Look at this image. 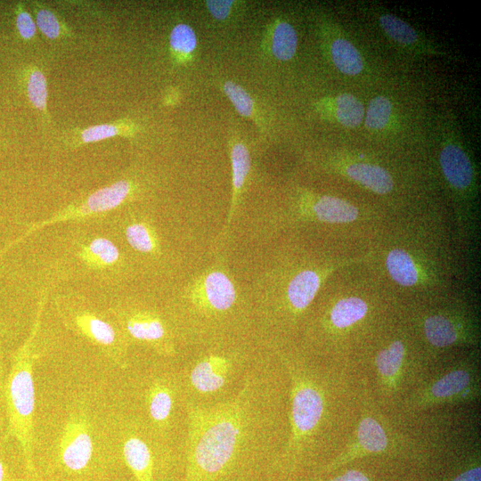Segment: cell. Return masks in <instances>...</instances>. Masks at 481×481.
I'll return each instance as SVG.
<instances>
[{
    "label": "cell",
    "instance_id": "cell-1",
    "mask_svg": "<svg viewBox=\"0 0 481 481\" xmlns=\"http://www.w3.org/2000/svg\"><path fill=\"white\" fill-rule=\"evenodd\" d=\"M363 265L401 303L450 294L459 267L449 217L433 211L390 219L370 242Z\"/></svg>",
    "mask_w": 481,
    "mask_h": 481
},
{
    "label": "cell",
    "instance_id": "cell-2",
    "mask_svg": "<svg viewBox=\"0 0 481 481\" xmlns=\"http://www.w3.org/2000/svg\"><path fill=\"white\" fill-rule=\"evenodd\" d=\"M437 162L452 206L450 223L458 265L462 273L475 275L479 241L477 169L454 129L443 134Z\"/></svg>",
    "mask_w": 481,
    "mask_h": 481
},
{
    "label": "cell",
    "instance_id": "cell-3",
    "mask_svg": "<svg viewBox=\"0 0 481 481\" xmlns=\"http://www.w3.org/2000/svg\"><path fill=\"white\" fill-rule=\"evenodd\" d=\"M42 309L43 298L29 337L12 356L1 392L5 408V439L13 438L18 443L25 467L30 474L35 472L34 367L40 356L36 338L40 328Z\"/></svg>",
    "mask_w": 481,
    "mask_h": 481
},
{
    "label": "cell",
    "instance_id": "cell-4",
    "mask_svg": "<svg viewBox=\"0 0 481 481\" xmlns=\"http://www.w3.org/2000/svg\"><path fill=\"white\" fill-rule=\"evenodd\" d=\"M191 420L186 481H208L231 461L240 445L243 420L234 403L197 412Z\"/></svg>",
    "mask_w": 481,
    "mask_h": 481
},
{
    "label": "cell",
    "instance_id": "cell-5",
    "mask_svg": "<svg viewBox=\"0 0 481 481\" xmlns=\"http://www.w3.org/2000/svg\"><path fill=\"white\" fill-rule=\"evenodd\" d=\"M117 444V423L99 413L87 398L77 399L69 408L54 441L53 457L66 472L81 474Z\"/></svg>",
    "mask_w": 481,
    "mask_h": 481
},
{
    "label": "cell",
    "instance_id": "cell-6",
    "mask_svg": "<svg viewBox=\"0 0 481 481\" xmlns=\"http://www.w3.org/2000/svg\"><path fill=\"white\" fill-rule=\"evenodd\" d=\"M470 291L458 286L446 296L412 303L424 307L417 323L428 345L445 348L477 343V322L470 314L466 299Z\"/></svg>",
    "mask_w": 481,
    "mask_h": 481
},
{
    "label": "cell",
    "instance_id": "cell-7",
    "mask_svg": "<svg viewBox=\"0 0 481 481\" xmlns=\"http://www.w3.org/2000/svg\"><path fill=\"white\" fill-rule=\"evenodd\" d=\"M58 311L65 326L96 346L116 365L127 366V339L116 322L83 306L59 304Z\"/></svg>",
    "mask_w": 481,
    "mask_h": 481
},
{
    "label": "cell",
    "instance_id": "cell-8",
    "mask_svg": "<svg viewBox=\"0 0 481 481\" xmlns=\"http://www.w3.org/2000/svg\"><path fill=\"white\" fill-rule=\"evenodd\" d=\"M330 167L332 172L385 200L386 213L390 219L404 217L396 200V179L386 166L365 158L340 154L330 161Z\"/></svg>",
    "mask_w": 481,
    "mask_h": 481
},
{
    "label": "cell",
    "instance_id": "cell-9",
    "mask_svg": "<svg viewBox=\"0 0 481 481\" xmlns=\"http://www.w3.org/2000/svg\"><path fill=\"white\" fill-rule=\"evenodd\" d=\"M133 191V183L128 180L122 179L94 192L80 202L68 206L53 216L31 224L22 235L0 250V257L35 231L46 225L103 214L119 207L132 195Z\"/></svg>",
    "mask_w": 481,
    "mask_h": 481
},
{
    "label": "cell",
    "instance_id": "cell-10",
    "mask_svg": "<svg viewBox=\"0 0 481 481\" xmlns=\"http://www.w3.org/2000/svg\"><path fill=\"white\" fill-rule=\"evenodd\" d=\"M324 410L318 387L302 375L293 374L291 390V437L289 446H298L312 435Z\"/></svg>",
    "mask_w": 481,
    "mask_h": 481
},
{
    "label": "cell",
    "instance_id": "cell-11",
    "mask_svg": "<svg viewBox=\"0 0 481 481\" xmlns=\"http://www.w3.org/2000/svg\"><path fill=\"white\" fill-rule=\"evenodd\" d=\"M115 322L128 339L148 343L160 353H168V334L163 320L149 311L113 312Z\"/></svg>",
    "mask_w": 481,
    "mask_h": 481
},
{
    "label": "cell",
    "instance_id": "cell-12",
    "mask_svg": "<svg viewBox=\"0 0 481 481\" xmlns=\"http://www.w3.org/2000/svg\"><path fill=\"white\" fill-rule=\"evenodd\" d=\"M371 12L385 36L402 49L417 54L445 55L444 52L400 17L378 7L372 9Z\"/></svg>",
    "mask_w": 481,
    "mask_h": 481
},
{
    "label": "cell",
    "instance_id": "cell-13",
    "mask_svg": "<svg viewBox=\"0 0 481 481\" xmlns=\"http://www.w3.org/2000/svg\"><path fill=\"white\" fill-rule=\"evenodd\" d=\"M477 379L469 367L452 370L423 391L420 404L431 405L441 403L463 401L477 391Z\"/></svg>",
    "mask_w": 481,
    "mask_h": 481
},
{
    "label": "cell",
    "instance_id": "cell-14",
    "mask_svg": "<svg viewBox=\"0 0 481 481\" xmlns=\"http://www.w3.org/2000/svg\"><path fill=\"white\" fill-rule=\"evenodd\" d=\"M117 441L136 481H153V454L148 441L132 427L117 425Z\"/></svg>",
    "mask_w": 481,
    "mask_h": 481
},
{
    "label": "cell",
    "instance_id": "cell-15",
    "mask_svg": "<svg viewBox=\"0 0 481 481\" xmlns=\"http://www.w3.org/2000/svg\"><path fill=\"white\" fill-rule=\"evenodd\" d=\"M387 446V437L380 424L373 418L365 417L359 423L355 441L325 470L331 471L359 456L380 452Z\"/></svg>",
    "mask_w": 481,
    "mask_h": 481
},
{
    "label": "cell",
    "instance_id": "cell-16",
    "mask_svg": "<svg viewBox=\"0 0 481 481\" xmlns=\"http://www.w3.org/2000/svg\"><path fill=\"white\" fill-rule=\"evenodd\" d=\"M324 45L329 59L342 74L357 76L364 69V60L358 48L336 28L326 34Z\"/></svg>",
    "mask_w": 481,
    "mask_h": 481
},
{
    "label": "cell",
    "instance_id": "cell-17",
    "mask_svg": "<svg viewBox=\"0 0 481 481\" xmlns=\"http://www.w3.org/2000/svg\"><path fill=\"white\" fill-rule=\"evenodd\" d=\"M316 109L327 119L346 128L358 127L365 112L363 103L348 93L323 98L316 103Z\"/></svg>",
    "mask_w": 481,
    "mask_h": 481
},
{
    "label": "cell",
    "instance_id": "cell-18",
    "mask_svg": "<svg viewBox=\"0 0 481 481\" xmlns=\"http://www.w3.org/2000/svg\"><path fill=\"white\" fill-rule=\"evenodd\" d=\"M231 371L230 361L220 355H208L200 360L190 375L193 387L208 394L219 390L226 381Z\"/></svg>",
    "mask_w": 481,
    "mask_h": 481
},
{
    "label": "cell",
    "instance_id": "cell-19",
    "mask_svg": "<svg viewBox=\"0 0 481 481\" xmlns=\"http://www.w3.org/2000/svg\"><path fill=\"white\" fill-rule=\"evenodd\" d=\"M200 289V302L212 311H225L235 302L234 286L222 272L214 271L206 275Z\"/></svg>",
    "mask_w": 481,
    "mask_h": 481
},
{
    "label": "cell",
    "instance_id": "cell-20",
    "mask_svg": "<svg viewBox=\"0 0 481 481\" xmlns=\"http://www.w3.org/2000/svg\"><path fill=\"white\" fill-rule=\"evenodd\" d=\"M147 408L151 423L158 428L167 426L174 406V394L167 381L155 380L147 391Z\"/></svg>",
    "mask_w": 481,
    "mask_h": 481
},
{
    "label": "cell",
    "instance_id": "cell-21",
    "mask_svg": "<svg viewBox=\"0 0 481 481\" xmlns=\"http://www.w3.org/2000/svg\"><path fill=\"white\" fill-rule=\"evenodd\" d=\"M135 131V124L124 119L95 125L84 129L74 130V135L71 136L72 144L77 146L95 143L116 135L131 136Z\"/></svg>",
    "mask_w": 481,
    "mask_h": 481
},
{
    "label": "cell",
    "instance_id": "cell-22",
    "mask_svg": "<svg viewBox=\"0 0 481 481\" xmlns=\"http://www.w3.org/2000/svg\"><path fill=\"white\" fill-rule=\"evenodd\" d=\"M79 256L90 267L106 268L118 263L120 253L110 240L97 237L82 246Z\"/></svg>",
    "mask_w": 481,
    "mask_h": 481
},
{
    "label": "cell",
    "instance_id": "cell-23",
    "mask_svg": "<svg viewBox=\"0 0 481 481\" xmlns=\"http://www.w3.org/2000/svg\"><path fill=\"white\" fill-rule=\"evenodd\" d=\"M406 354V343L401 338H395L380 348L375 362L379 375L386 381H393L402 368Z\"/></svg>",
    "mask_w": 481,
    "mask_h": 481
},
{
    "label": "cell",
    "instance_id": "cell-24",
    "mask_svg": "<svg viewBox=\"0 0 481 481\" xmlns=\"http://www.w3.org/2000/svg\"><path fill=\"white\" fill-rule=\"evenodd\" d=\"M298 35L294 27L284 20L278 21L271 35V52L279 61H289L296 53Z\"/></svg>",
    "mask_w": 481,
    "mask_h": 481
},
{
    "label": "cell",
    "instance_id": "cell-25",
    "mask_svg": "<svg viewBox=\"0 0 481 481\" xmlns=\"http://www.w3.org/2000/svg\"><path fill=\"white\" fill-rule=\"evenodd\" d=\"M231 160H232V169L233 193H232V207H231L230 215L228 218V224L232 219V216L235 208L237 196L243 187L245 179L250 168L249 152L242 143H235L232 146Z\"/></svg>",
    "mask_w": 481,
    "mask_h": 481
},
{
    "label": "cell",
    "instance_id": "cell-26",
    "mask_svg": "<svg viewBox=\"0 0 481 481\" xmlns=\"http://www.w3.org/2000/svg\"><path fill=\"white\" fill-rule=\"evenodd\" d=\"M393 103L385 95L371 98L364 112V126L372 132L382 131L390 124L393 116Z\"/></svg>",
    "mask_w": 481,
    "mask_h": 481
},
{
    "label": "cell",
    "instance_id": "cell-27",
    "mask_svg": "<svg viewBox=\"0 0 481 481\" xmlns=\"http://www.w3.org/2000/svg\"><path fill=\"white\" fill-rule=\"evenodd\" d=\"M125 235L128 244L139 252L152 253L158 248L155 233L145 223H131L126 226Z\"/></svg>",
    "mask_w": 481,
    "mask_h": 481
},
{
    "label": "cell",
    "instance_id": "cell-28",
    "mask_svg": "<svg viewBox=\"0 0 481 481\" xmlns=\"http://www.w3.org/2000/svg\"><path fill=\"white\" fill-rule=\"evenodd\" d=\"M26 93L33 107L42 113L47 110V81L40 69L32 67L27 77Z\"/></svg>",
    "mask_w": 481,
    "mask_h": 481
},
{
    "label": "cell",
    "instance_id": "cell-29",
    "mask_svg": "<svg viewBox=\"0 0 481 481\" xmlns=\"http://www.w3.org/2000/svg\"><path fill=\"white\" fill-rule=\"evenodd\" d=\"M169 45L175 53L187 55L192 53L197 46V37L187 24L180 23L175 25L169 36Z\"/></svg>",
    "mask_w": 481,
    "mask_h": 481
},
{
    "label": "cell",
    "instance_id": "cell-30",
    "mask_svg": "<svg viewBox=\"0 0 481 481\" xmlns=\"http://www.w3.org/2000/svg\"><path fill=\"white\" fill-rule=\"evenodd\" d=\"M223 91L239 114L245 118L253 116L254 102L240 86L232 81H225L223 85Z\"/></svg>",
    "mask_w": 481,
    "mask_h": 481
},
{
    "label": "cell",
    "instance_id": "cell-31",
    "mask_svg": "<svg viewBox=\"0 0 481 481\" xmlns=\"http://www.w3.org/2000/svg\"><path fill=\"white\" fill-rule=\"evenodd\" d=\"M36 25L49 39L58 38L62 32L61 23L56 14L46 7L39 6L36 11Z\"/></svg>",
    "mask_w": 481,
    "mask_h": 481
},
{
    "label": "cell",
    "instance_id": "cell-32",
    "mask_svg": "<svg viewBox=\"0 0 481 481\" xmlns=\"http://www.w3.org/2000/svg\"><path fill=\"white\" fill-rule=\"evenodd\" d=\"M17 29L23 39L29 40L34 37L37 25L32 16L25 10H21L16 16Z\"/></svg>",
    "mask_w": 481,
    "mask_h": 481
},
{
    "label": "cell",
    "instance_id": "cell-33",
    "mask_svg": "<svg viewBox=\"0 0 481 481\" xmlns=\"http://www.w3.org/2000/svg\"><path fill=\"white\" fill-rule=\"evenodd\" d=\"M206 5L210 14L216 20L226 19L233 5V1L230 0H211L206 1Z\"/></svg>",
    "mask_w": 481,
    "mask_h": 481
},
{
    "label": "cell",
    "instance_id": "cell-34",
    "mask_svg": "<svg viewBox=\"0 0 481 481\" xmlns=\"http://www.w3.org/2000/svg\"><path fill=\"white\" fill-rule=\"evenodd\" d=\"M5 439L4 420L0 408V481H13L9 477L5 464L3 460V444Z\"/></svg>",
    "mask_w": 481,
    "mask_h": 481
},
{
    "label": "cell",
    "instance_id": "cell-35",
    "mask_svg": "<svg viewBox=\"0 0 481 481\" xmlns=\"http://www.w3.org/2000/svg\"><path fill=\"white\" fill-rule=\"evenodd\" d=\"M330 481H370L368 477L356 469H350Z\"/></svg>",
    "mask_w": 481,
    "mask_h": 481
},
{
    "label": "cell",
    "instance_id": "cell-36",
    "mask_svg": "<svg viewBox=\"0 0 481 481\" xmlns=\"http://www.w3.org/2000/svg\"><path fill=\"white\" fill-rule=\"evenodd\" d=\"M452 481H481L479 466H474L458 475Z\"/></svg>",
    "mask_w": 481,
    "mask_h": 481
},
{
    "label": "cell",
    "instance_id": "cell-37",
    "mask_svg": "<svg viewBox=\"0 0 481 481\" xmlns=\"http://www.w3.org/2000/svg\"><path fill=\"white\" fill-rule=\"evenodd\" d=\"M4 355L2 351L0 350V393L3 390L4 383L5 380L4 376Z\"/></svg>",
    "mask_w": 481,
    "mask_h": 481
},
{
    "label": "cell",
    "instance_id": "cell-38",
    "mask_svg": "<svg viewBox=\"0 0 481 481\" xmlns=\"http://www.w3.org/2000/svg\"><path fill=\"white\" fill-rule=\"evenodd\" d=\"M4 329L3 328V326L0 324V334L4 333Z\"/></svg>",
    "mask_w": 481,
    "mask_h": 481
}]
</instances>
